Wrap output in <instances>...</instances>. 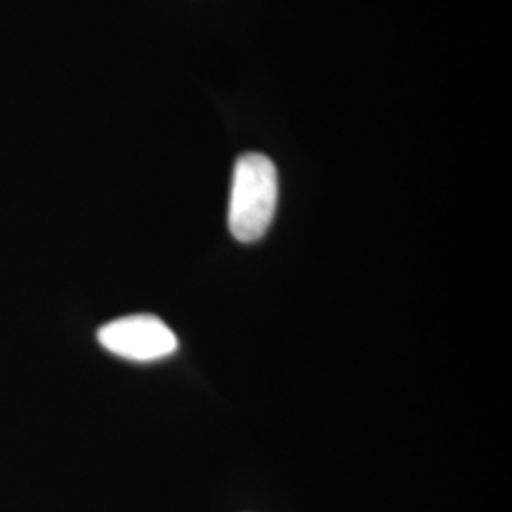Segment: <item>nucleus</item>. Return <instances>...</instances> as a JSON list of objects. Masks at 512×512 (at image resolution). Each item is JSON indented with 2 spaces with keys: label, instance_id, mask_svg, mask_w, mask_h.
<instances>
[{
  "label": "nucleus",
  "instance_id": "f03ea898",
  "mask_svg": "<svg viewBox=\"0 0 512 512\" xmlns=\"http://www.w3.org/2000/svg\"><path fill=\"white\" fill-rule=\"evenodd\" d=\"M97 340L112 355L135 363L160 361L179 348L175 332L154 315L114 319L99 329Z\"/></svg>",
  "mask_w": 512,
  "mask_h": 512
},
{
  "label": "nucleus",
  "instance_id": "f257e3e1",
  "mask_svg": "<svg viewBox=\"0 0 512 512\" xmlns=\"http://www.w3.org/2000/svg\"><path fill=\"white\" fill-rule=\"evenodd\" d=\"M277 169L274 162L249 152L239 156L228 205V228L241 243H255L268 232L277 207Z\"/></svg>",
  "mask_w": 512,
  "mask_h": 512
}]
</instances>
